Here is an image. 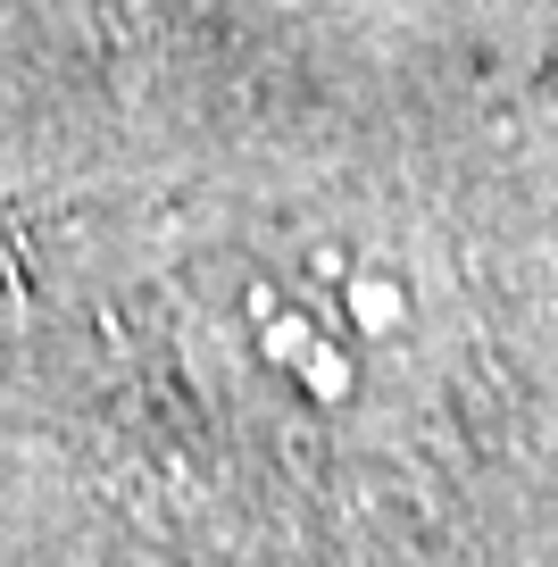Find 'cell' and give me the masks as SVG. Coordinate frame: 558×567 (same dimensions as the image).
Wrapping results in <instances>:
<instances>
[{
  "label": "cell",
  "instance_id": "obj_1",
  "mask_svg": "<svg viewBox=\"0 0 558 567\" xmlns=\"http://www.w3.org/2000/svg\"><path fill=\"white\" fill-rule=\"evenodd\" d=\"M217 342L292 409H350L366 368L401 342V292H375V276L333 250H267L226 276Z\"/></svg>",
  "mask_w": 558,
  "mask_h": 567
}]
</instances>
